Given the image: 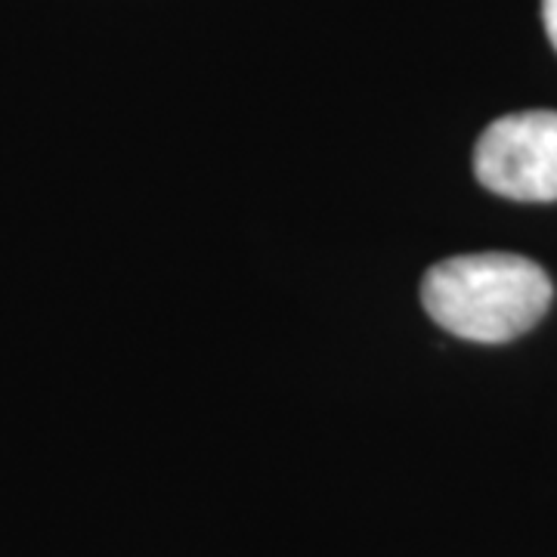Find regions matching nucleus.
Listing matches in <instances>:
<instances>
[{"mask_svg": "<svg viewBox=\"0 0 557 557\" xmlns=\"http://www.w3.org/2000/svg\"><path fill=\"white\" fill-rule=\"evenodd\" d=\"M552 295V278L536 260L505 251L440 260L421 282L428 317L474 344L520 338L545 317Z\"/></svg>", "mask_w": 557, "mask_h": 557, "instance_id": "nucleus-1", "label": "nucleus"}, {"mask_svg": "<svg viewBox=\"0 0 557 557\" xmlns=\"http://www.w3.org/2000/svg\"><path fill=\"white\" fill-rule=\"evenodd\" d=\"M474 174L502 199L557 201V112L530 109L493 121L478 139Z\"/></svg>", "mask_w": 557, "mask_h": 557, "instance_id": "nucleus-2", "label": "nucleus"}, {"mask_svg": "<svg viewBox=\"0 0 557 557\" xmlns=\"http://www.w3.org/2000/svg\"><path fill=\"white\" fill-rule=\"evenodd\" d=\"M542 22H545V32L557 50V0H542Z\"/></svg>", "mask_w": 557, "mask_h": 557, "instance_id": "nucleus-3", "label": "nucleus"}]
</instances>
